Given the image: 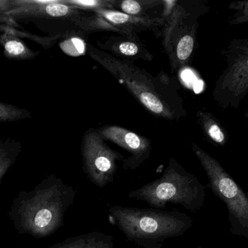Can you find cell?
<instances>
[{"mask_svg": "<svg viewBox=\"0 0 248 248\" xmlns=\"http://www.w3.org/2000/svg\"><path fill=\"white\" fill-rule=\"evenodd\" d=\"M86 53L109 72L152 115L169 121L186 116L180 85L174 77L164 72L153 75L133 62L117 59L88 44Z\"/></svg>", "mask_w": 248, "mask_h": 248, "instance_id": "6da1fadb", "label": "cell"}, {"mask_svg": "<svg viewBox=\"0 0 248 248\" xmlns=\"http://www.w3.org/2000/svg\"><path fill=\"white\" fill-rule=\"evenodd\" d=\"M75 192L56 177H49L30 192L14 200L11 216L19 232L35 237L49 236L57 230L73 202Z\"/></svg>", "mask_w": 248, "mask_h": 248, "instance_id": "7a4b0ae2", "label": "cell"}, {"mask_svg": "<svg viewBox=\"0 0 248 248\" xmlns=\"http://www.w3.org/2000/svg\"><path fill=\"white\" fill-rule=\"evenodd\" d=\"M108 220L127 240L142 248H161L170 238L184 235L192 226L191 217L181 212L114 205Z\"/></svg>", "mask_w": 248, "mask_h": 248, "instance_id": "3957f363", "label": "cell"}, {"mask_svg": "<svg viewBox=\"0 0 248 248\" xmlns=\"http://www.w3.org/2000/svg\"><path fill=\"white\" fill-rule=\"evenodd\" d=\"M128 197L155 209L162 210L168 204H176L196 212L203 207L205 191L195 175L171 158L162 176L130 191Z\"/></svg>", "mask_w": 248, "mask_h": 248, "instance_id": "277c9868", "label": "cell"}, {"mask_svg": "<svg viewBox=\"0 0 248 248\" xmlns=\"http://www.w3.org/2000/svg\"><path fill=\"white\" fill-rule=\"evenodd\" d=\"M207 11L202 2L176 1L165 19L162 46L172 72H180L190 63L197 47L199 18Z\"/></svg>", "mask_w": 248, "mask_h": 248, "instance_id": "5b68a950", "label": "cell"}, {"mask_svg": "<svg viewBox=\"0 0 248 248\" xmlns=\"http://www.w3.org/2000/svg\"><path fill=\"white\" fill-rule=\"evenodd\" d=\"M226 66L216 81L213 97L223 108L236 109L248 92V40L235 39L222 50Z\"/></svg>", "mask_w": 248, "mask_h": 248, "instance_id": "8992f818", "label": "cell"}, {"mask_svg": "<svg viewBox=\"0 0 248 248\" xmlns=\"http://www.w3.org/2000/svg\"><path fill=\"white\" fill-rule=\"evenodd\" d=\"M192 150L202 167L213 192L226 204L230 220L247 232L248 228V197L245 191L225 170L218 161L201 147L193 143Z\"/></svg>", "mask_w": 248, "mask_h": 248, "instance_id": "52a82bcc", "label": "cell"}, {"mask_svg": "<svg viewBox=\"0 0 248 248\" xmlns=\"http://www.w3.org/2000/svg\"><path fill=\"white\" fill-rule=\"evenodd\" d=\"M81 151L84 170L95 185L104 188L114 181L118 162H123L124 156L109 147L96 129L84 133Z\"/></svg>", "mask_w": 248, "mask_h": 248, "instance_id": "ba28073f", "label": "cell"}, {"mask_svg": "<svg viewBox=\"0 0 248 248\" xmlns=\"http://www.w3.org/2000/svg\"><path fill=\"white\" fill-rule=\"evenodd\" d=\"M82 10L63 4L62 0H12L11 9L2 15L12 21L15 19L66 21L74 24L75 28L82 31V22L85 16Z\"/></svg>", "mask_w": 248, "mask_h": 248, "instance_id": "9c48e42d", "label": "cell"}, {"mask_svg": "<svg viewBox=\"0 0 248 248\" xmlns=\"http://www.w3.org/2000/svg\"><path fill=\"white\" fill-rule=\"evenodd\" d=\"M105 141L117 145L130 155L124 158V170H135L149 159L152 152L151 140L145 136L117 125H105L96 129Z\"/></svg>", "mask_w": 248, "mask_h": 248, "instance_id": "30bf717a", "label": "cell"}, {"mask_svg": "<svg viewBox=\"0 0 248 248\" xmlns=\"http://www.w3.org/2000/svg\"><path fill=\"white\" fill-rule=\"evenodd\" d=\"M92 12L99 16L107 22L108 31L118 33L119 34H137L144 30H156L160 26H164L165 19L160 18H146L132 16L123 12L110 9H98Z\"/></svg>", "mask_w": 248, "mask_h": 248, "instance_id": "8fae6325", "label": "cell"}, {"mask_svg": "<svg viewBox=\"0 0 248 248\" xmlns=\"http://www.w3.org/2000/svg\"><path fill=\"white\" fill-rule=\"evenodd\" d=\"M100 50L111 56L123 60L135 59L151 62L153 59L152 53L146 48L137 34H119L108 37L104 42H98Z\"/></svg>", "mask_w": 248, "mask_h": 248, "instance_id": "7c38bea8", "label": "cell"}, {"mask_svg": "<svg viewBox=\"0 0 248 248\" xmlns=\"http://www.w3.org/2000/svg\"><path fill=\"white\" fill-rule=\"evenodd\" d=\"M30 37L15 28L0 32V45L3 49L4 56L13 61H29L40 56V52L34 51L20 37Z\"/></svg>", "mask_w": 248, "mask_h": 248, "instance_id": "4fadbf2b", "label": "cell"}, {"mask_svg": "<svg viewBox=\"0 0 248 248\" xmlns=\"http://www.w3.org/2000/svg\"><path fill=\"white\" fill-rule=\"evenodd\" d=\"M197 120L207 140L217 146L227 143L228 133L220 122L210 111L200 109L197 113Z\"/></svg>", "mask_w": 248, "mask_h": 248, "instance_id": "5bb4252c", "label": "cell"}, {"mask_svg": "<svg viewBox=\"0 0 248 248\" xmlns=\"http://www.w3.org/2000/svg\"><path fill=\"white\" fill-rule=\"evenodd\" d=\"M50 248H114V241L111 235L92 232L69 238Z\"/></svg>", "mask_w": 248, "mask_h": 248, "instance_id": "9a60e30c", "label": "cell"}, {"mask_svg": "<svg viewBox=\"0 0 248 248\" xmlns=\"http://www.w3.org/2000/svg\"><path fill=\"white\" fill-rule=\"evenodd\" d=\"M22 145L18 140L12 139H0V180L14 165Z\"/></svg>", "mask_w": 248, "mask_h": 248, "instance_id": "2e32d148", "label": "cell"}, {"mask_svg": "<svg viewBox=\"0 0 248 248\" xmlns=\"http://www.w3.org/2000/svg\"><path fill=\"white\" fill-rule=\"evenodd\" d=\"M120 9L123 13L132 16L141 17V18H151L148 15L147 11L155 8H159L163 2L156 0H124L119 2Z\"/></svg>", "mask_w": 248, "mask_h": 248, "instance_id": "e0dca14e", "label": "cell"}, {"mask_svg": "<svg viewBox=\"0 0 248 248\" xmlns=\"http://www.w3.org/2000/svg\"><path fill=\"white\" fill-rule=\"evenodd\" d=\"M85 35L86 34L78 30H74L71 32V35H66L67 39L60 43L61 48L64 53L74 57L85 54L88 46L83 38Z\"/></svg>", "mask_w": 248, "mask_h": 248, "instance_id": "ac0fdd59", "label": "cell"}, {"mask_svg": "<svg viewBox=\"0 0 248 248\" xmlns=\"http://www.w3.org/2000/svg\"><path fill=\"white\" fill-rule=\"evenodd\" d=\"M63 4L82 10L93 11L98 9L113 10L117 7L118 1L114 0H62Z\"/></svg>", "mask_w": 248, "mask_h": 248, "instance_id": "d6986e66", "label": "cell"}, {"mask_svg": "<svg viewBox=\"0 0 248 248\" xmlns=\"http://www.w3.org/2000/svg\"><path fill=\"white\" fill-rule=\"evenodd\" d=\"M31 117L32 115L29 110L13 104L0 102V123H12Z\"/></svg>", "mask_w": 248, "mask_h": 248, "instance_id": "ffe728a7", "label": "cell"}, {"mask_svg": "<svg viewBox=\"0 0 248 248\" xmlns=\"http://www.w3.org/2000/svg\"><path fill=\"white\" fill-rule=\"evenodd\" d=\"M229 8L236 11L230 21V24H232V25H236V24H242V23H248V1L233 2V3L231 4Z\"/></svg>", "mask_w": 248, "mask_h": 248, "instance_id": "44dd1931", "label": "cell"}, {"mask_svg": "<svg viewBox=\"0 0 248 248\" xmlns=\"http://www.w3.org/2000/svg\"><path fill=\"white\" fill-rule=\"evenodd\" d=\"M15 24L14 21L0 14V32L14 29V27L16 26Z\"/></svg>", "mask_w": 248, "mask_h": 248, "instance_id": "7402d4cb", "label": "cell"}, {"mask_svg": "<svg viewBox=\"0 0 248 248\" xmlns=\"http://www.w3.org/2000/svg\"><path fill=\"white\" fill-rule=\"evenodd\" d=\"M12 6V0H0V14L9 11Z\"/></svg>", "mask_w": 248, "mask_h": 248, "instance_id": "603a6c76", "label": "cell"}]
</instances>
